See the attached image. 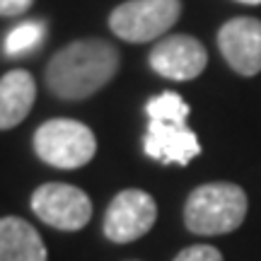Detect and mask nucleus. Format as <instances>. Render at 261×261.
Here are the masks:
<instances>
[{
    "label": "nucleus",
    "instance_id": "nucleus-1",
    "mask_svg": "<svg viewBox=\"0 0 261 261\" xmlns=\"http://www.w3.org/2000/svg\"><path fill=\"white\" fill-rule=\"evenodd\" d=\"M119 70V51L102 39H80L61 48L46 65L48 90L61 99H85Z\"/></svg>",
    "mask_w": 261,
    "mask_h": 261
},
{
    "label": "nucleus",
    "instance_id": "nucleus-2",
    "mask_svg": "<svg viewBox=\"0 0 261 261\" xmlns=\"http://www.w3.org/2000/svg\"><path fill=\"white\" fill-rule=\"evenodd\" d=\"M247 194L237 184L215 181L191 191L184 205L187 227L196 234H225L242 225Z\"/></svg>",
    "mask_w": 261,
    "mask_h": 261
},
{
    "label": "nucleus",
    "instance_id": "nucleus-3",
    "mask_svg": "<svg viewBox=\"0 0 261 261\" xmlns=\"http://www.w3.org/2000/svg\"><path fill=\"white\" fill-rule=\"evenodd\" d=\"M34 150L51 167L77 169L94 158L97 140L85 123L73 119H51L34 133Z\"/></svg>",
    "mask_w": 261,
    "mask_h": 261
},
{
    "label": "nucleus",
    "instance_id": "nucleus-4",
    "mask_svg": "<svg viewBox=\"0 0 261 261\" xmlns=\"http://www.w3.org/2000/svg\"><path fill=\"white\" fill-rule=\"evenodd\" d=\"M181 15V0H128L109 15V27L119 39L145 44L165 37Z\"/></svg>",
    "mask_w": 261,
    "mask_h": 261
},
{
    "label": "nucleus",
    "instance_id": "nucleus-5",
    "mask_svg": "<svg viewBox=\"0 0 261 261\" xmlns=\"http://www.w3.org/2000/svg\"><path fill=\"white\" fill-rule=\"evenodd\" d=\"M32 211L56 230H80L90 223L92 203L83 189L70 184H44L32 196Z\"/></svg>",
    "mask_w": 261,
    "mask_h": 261
},
{
    "label": "nucleus",
    "instance_id": "nucleus-6",
    "mask_svg": "<svg viewBox=\"0 0 261 261\" xmlns=\"http://www.w3.org/2000/svg\"><path fill=\"white\" fill-rule=\"evenodd\" d=\"M155 198L140 189H126L114 196L104 215V234L114 242H133L155 225Z\"/></svg>",
    "mask_w": 261,
    "mask_h": 261
},
{
    "label": "nucleus",
    "instance_id": "nucleus-7",
    "mask_svg": "<svg viewBox=\"0 0 261 261\" xmlns=\"http://www.w3.org/2000/svg\"><path fill=\"white\" fill-rule=\"evenodd\" d=\"M208 54L203 44L187 34L165 37L150 51V68L167 80H194L205 70Z\"/></svg>",
    "mask_w": 261,
    "mask_h": 261
},
{
    "label": "nucleus",
    "instance_id": "nucleus-8",
    "mask_svg": "<svg viewBox=\"0 0 261 261\" xmlns=\"http://www.w3.org/2000/svg\"><path fill=\"white\" fill-rule=\"evenodd\" d=\"M218 46L240 75L261 73V19L234 17L225 22L218 32Z\"/></svg>",
    "mask_w": 261,
    "mask_h": 261
},
{
    "label": "nucleus",
    "instance_id": "nucleus-9",
    "mask_svg": "<svg viewBox=\"0 0 261 261\" xmlns=\"http://www.w3.org/2000/svg\"><path fill=\"white\" fill-rule=\"evenodd\" d=\"M143 148L152 160L165 165H189L201 152V143L187 123L150 121Z\"/></svg>",
    "mask_w": 261,
    "mask_h": 261
},
{
    "label": "nucleus",
    "instance_id": "nucleus-10",
    "mask_svg": "<svg viewBox=\"0 0 261 261\" xmlns=\"http://www.w3.org/2000/svg\"><path fill=\"white\" fill-rule=\"evenodd\" d=\"M37 85L27 70H10L0 77V130L15 128L34 107Z\"/></svg>",
    "mask_w": 261,
    "mask_h": 261
},
{
    "label": "nucleus",
    "instance_id": "nucleus-11",
    "mask_svg": "<svg viewBox=\"0 0 261 261\" xmlns=\"http://www.w3.org/2000/svg\"><path fill=\"white\" fill-rule=\"evenodd\" d=\"M0 261H46V247L27 220L0 218Z\"/></svg>",
    "mask_w": 261,
    "mask_h": 261
},
{
    "label": "nucleus",
    "instance_id": "nucleus-12",
    "mask_svg": "<svg viewBox=\"0 0 261 261\" xmlns=\"http://www.w3.org/2000/svg\"><path fill=\"white\" fill-rule=\"evenodd\" d=\"M145 114L150 121H165V123H187L189 104L177 92H162L152 97L145 104Z\"/></svg>",
    "mask_w": 261,
    "mask_h": 261
},
{
    "label": "nucleus",
    "instance_id": "nucleus-13",
    "mask_svg": "<svg viewBox=\"0 0 261 261\" xmlns=\"http://www.w3.org/2000/svg\"><path fill=\"white\" fill-rule=\"evenodd\" d=\"M46 37V24L39 22V19H32V22H22L5 37V54L8 56H24L29 51L44 41Z\"/></svg>",
    "mask_w": 261,
    "mask_h": 261
},
{
    "label": "nucleus",
    "instance_id": "nucleus-14",
    "mask_svg": "<svg viewBox=\"0 0 261 261\" xmlns=\"http://www.w3.org/2000/svg\"><path fill=\"white\" fill-rule=\"evenodd\" d=\"M174 261H223V256L211 244H194V247H187L184 252H179Z\"/></svg>",
    "mask_w": 261,
    "mask_h": 261
},
{
    "label": "nucleus",
    "instance_id": "nucleus-15",
    "mask_svg": "<svg viewBox=\"0 0 261 261\" xmlns=\"http://www.w3.org/2000/svg\"><path fill=\"white\" fill-rule=\"evenodd\" d=\"M34 0H0V17H17L32 8Z\"/></svg>",
    "mask_w": 261,
    "mask_h": 261
},
{
    "label": "nucleus",
    "instance_id": "nucleus-16",
    "mask_svg": "<svg viewBox=\"0 0 261 261\" xmlns=\"http://www.w3.org/2000/svg\"><path fill=\"white\" fill-rule=\"evenodd\" d=\"M237 3H244V5H259L261 0H237Z\"/></svg>",
    "mask_w": 261,
    "mask_h": 261
}]
</instances>
